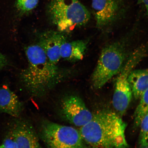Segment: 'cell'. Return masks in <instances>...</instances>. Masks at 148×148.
Returning a JSON list of instances; mask_svg holds the SVG:
<instances>
[{
    "label": "cell",
    "mask_w": 148,
    "mask_h": 148,
    "mask_svg": "<svg viewBox=\"0 0 148 148\" xmlns=\"http://www.w3.org/2000/svg\"><path fill=\"white\" fill-rule=\"evenodd\" d=\"M27 65L21 74L25 88L32 97H44L64 79L65 74L47 58L38 43L25 49Z\"/></svg>",
    "instance_id": "cell-1"
},
{
    "label": "cell",
    "mask_w": 148,
    "mask_h": 148,
    "mask_svg": "<svg viewBox=\"0 0 148 148\" xmlns=\"http://www.w3.org/2000/svg\"><path fill=\"white\" fill-rule=\"evenodd\" d=\"M126 127L120 116L103 110L93 114L92 119L79 131L87 148H129Z\"/></svg>",
    "instance_id": "cell-2"
},
{
    "label": "cell",
    "mask_w": 148,
    "mask_h": 148,
    "mask_svg": "<svg viewBox=\"0 0 148 148\" xmlns=\"http://www.w3.org/2000/svg\"><path fill=\"white\" fill-rule=\"evenodd\" d=\"M46 11L52 23L64 33L86 25L90 18L89 12L78 0H50Z\"/></svg>",
    "instance_id": "cell-3"
},
{
    "label": "cell",
    "mask_w": 148,
    "mask_h": 148,
    "mask_svg": "<svg viewBox=\"0 0 148 148\" xmlns=\"http://www.w3.org/2000/svg\"><path fill=\"white\" fill-rule=\"evenodd\" d=\"M125 56L124 47L119 42L104 47L91 76L93 87L96 89L101 88L119 73L124 64Z\"/></svg>",
    "instance_id": "cell-4"
},
{
    "label": "cell",
    "mask_w": 148,
    "mask_h": 148,
    "mask_svg": "<svg viewBox=\"0 0 148 148\" xmlns=\"http://www.w3.org/2000/svg\"><path fill=\"white\" fill-rule=\"evenodd\" d=\"M40 134L48 148H87L79 131L73 127L45 120Z\"/></svg>",
    "instance_id": "cell-5"
},
{
    "label": "cell",
    "mask_w": 148,
    "mask_h": 148,
    "mask_svg": "<svg viewBox=\"0 0 148 148\" xmlns=\"http://www.w3.org/2000/svg\"><path fill=\"white\" fill-rule=\"evenodd\" d=\"M146 53L144 46L135 50L118 73L113 97L112 104L120 116L125 113L132 98V92L128 81L129 74L145 56Z\"/></svg>",
    "instance_id": "cell-6"
},
{
    "label": "cell",
    "mask_w": 148,
    "mask_h": 148,
    "mask_svg": "<svg viewBox=\"0 0 148 148\" xmlns=\"http://www.w3.org/2000/svg\"><path fill=\"white\" fill-rule=\"evenodd\" d=\"M60 111L64 119L80 127L88 123L93 116L82 99L75 94H70L62 98Z\"/></svg>",
    "instance_id": "cell-7"
},
{
    "label": "cell",
    "mask_w": 148,
    "mask_h": 148,
    "mask_svg": "<svg viewBox=\"0 0 148 148\" xmlns=\"http://www.w3.org/2000/svg\"><path fill=\"white\" fill-rule=\"evenodd\" d=\"M67 40L64 33L58 30H50L42 33L38 43L50 61L57 64L61 58L60 49L64 42Z\"/></svg>",
    "instance_id": "cell-8"
},
{
    "label": "cell",
    "mask_w": 148,
    "mask_h": 148,
    "mask_svg": "<svg viewBox=\"0 0 148 148\" xmlns=\"http://www.w3.org/2000/svg\"><path fill=\"white\" fill-rule=\"evenodd\" d=\"M10 131L18 148H42L34 127L27 120H16Z\"/></svg>",
    "instance_id": "cell-9"
},
{
    "label": "cell",
    "mask_w": 148,
    "mask_h": 148,
    "mask_svg": "<svg viewBox=\"0 0 148 148\" xmlns=\"http://www.w3.org/2000/svg\"><path fill=\"white\" fill-rule=\"evenodd\" d=\"M92 6L97 27L99 28L112 23L119 12V6L114 0H92Z\"/></svg>",
    "instance_id": "cell-10"
},
{
    "label": "cell",
    "mask_w": 148,
    "mask_h": 148,
    "mask_svg": "<svg viewBox=\"0 0 148 148\" xmlns=\"http://www.w3.org/2000/svg\"><path fill=\"white\" fill-rule=\"evenodd\" d=\"M23 108L22 102L8 86L0 87V112L16 118L21 114Z\"/></svg>",
    "instance_id": "cell-11"
},
{
    "label": "cell",
    "mask_w": 148,
    "mask_h": 148,
    "mask_svg": "<svg viewBox=\"0 0 148 148\" xmlns=\"http://www.w3.org/2000/svg\"><path fill=\"white\" fill-rule=\"evenodd\" d=\"M88 42L84 40H77L64 42L61 46V58L71 62L82 60L84 57Z\"/></svg>",
    "instance_id": "cell-12"
},
{
    "label": "cell",
    "mask_w": 148,
    "mask_h": 148,
    "mask_svg": "<svg viewBox=\"0 0 148 148\" xmlns=\"http://www.w3.org/2000/svg\"><path fill=\"white\" fill-rule=\"evenodd\" d=\"M128 81L134 97L140 99L148 88V69L133 70L129 74Z\"/></svg>",
    "instance_id": "cell-13"
},
{
    "label": "cell",
    "mask_w": 148,
    "mask_h": 148,
    "mask_svg": "<svg viewBox=\"0 0 148 148\" xmlns=\"http://www.w3.org/2000/svg\"><path fill=\"white\" fill-rule=\"evenodd\" d=\"M140 99V103L135 110L134 115V126L136 127L140 126L144 116L148 112V88Z\"/></svg>",
    "instance_id": "cell-14"
},
{
    "label": "cell",
    "mask_w": 148,
    "mask_h": 148,
    "mask_svg": "<svg viewBox=\"0 0 148 148\" xmlns=\"http://www.w3.org/2000/svg\"><path fill=\"white\" fill-rule=\"evenodd\" d=\"M40 0H16V8L18 13L23 15L31 12L36 8Z\"/></svg>",
    "instance_id": "cell-15"
},
{
    "label": "cell",
    "mask_w": 148,
    "mask_h": 148,
    "mask_svg": "<svg viewBox=\"0 0 148 148\" xmlns=\"http://www.w3.org/2000/svg\"><path fill=\"white\" fill-rule=\"evenodd\" d=\"M140 126V129L138 145L141 148L148 147V112L144 116Z\"/></svg>",
    "instance_id": "cell-16"
},
{
    "label": "cell",
    "mask_w": 148,
    "mask_h": 148,
    "mask_svg": "<svg viewBox=\"0 0 148 148\" xmlns=\"http://www.w3.org/2000/svg\"><path fill=\"white\" fill-rule=\"evenodd\" d=\"M0 148H18L14 137L10 131L0 145Z\"/></svg>",
    "instance_id": "cell-17"
},
{
    "label": "cell",
    "mask_w": 148,
    "mask_h": 148,
    "mask_svg": "<svg viewBox=\"0 0 148 148\" xmlns=\"http://www.w3.org/2000/svg\"><path fill=\"white\" fill-rule=\"evenodd\" d=\"M8 64V61L6 57L0 52V69H3Z\"/></svg>",
    "instance_id": "cell-18"
},
{
    "label": "cell",
    "mask_w": 148,
    "mask_h": 148,
    "mask_svg": "<svg viewBox=\"0 0 148 148\" xmlns=\"http://www.w3.org/2000/svg\"><path fill=\"white\" fill-rule=\"evenodd\" d=\"M138 3L143 5L148 16V0H138Z\"/></svg>",
    "instance_id": "cell-19"
},
{
    "label": "cell",
    "mask_w": 148,
    "mask_h": 148,
    "mask_svg": "<svg viewBox=\"0 0 148 148\" xmlns=\"http://www.w3.org/2000/svg\"><path fill=\"white\" fill-rule=\"evenodd\" d=\"M148 148V147H145V148Z\"/></svg>",
    "instance_id": "cell-20"
}]
</instances>
